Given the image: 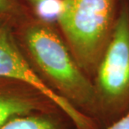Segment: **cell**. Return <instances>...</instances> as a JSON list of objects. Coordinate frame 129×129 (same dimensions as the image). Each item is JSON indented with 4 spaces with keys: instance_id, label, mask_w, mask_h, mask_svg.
<instances>
[{
    "instance_id": "cell-1",
    "label": "cell",
    "mask_w": 129,
    "mask_h": 129,
    "mask_svg": "<svg viewBox=\"0 0 129 129\" xmlns=\"http://www.w3.org/2000/svg\"><path fill=\"white\" fill-rule=\"evenodd\" d=\"M14 31L23 55L39 78L100 124L93 81L80 67L62 35L50 22L35 15Z\"/></svg>"
},
{
    "instance_id": "cell-2",
    "label": "cell",
    "mask_w": 129,
    "mask_h": 129,
    "mask_svg": "<svg viewBox=\"0 0 129 129\" xmlns=\"http://www.w3.org/2000/svg\"><path fill=\"white\" fill-rule=\"evenodd\" d=\"M116 0H62L56 22L80 67L91 80L112 38Z\"/></svg>"
},
{
    "instance_id": "cell-3",
    "label": "cell",
    "mask_w": 129,
    "mask_h": 129,
    "mask_svg": "<svg viewBox=\"0 0 129 129\" xmlns=\"http://www.w3.org/2000/svg\"><path fill=\"white\" fill-rule=\"evenodd\" d=\"M99 122L107 126L129 112V10L123 6L92 79Z\"/></svg>"
},
{
    "instance_id": "cell-4",
    "label": "cell",
    "mask_w": 129,
    "mask_h": 129,
    "mask_svg": "<svg viewBox=\"0 0 129 129\" xmlns=\"http://www.w3.org/2000/svg\"><path fill=\"white\" fill-rule=\"evenodd\" d=\"M0 76L12 77L34 85L50 98L71 121L75 129H101L88 117L53 92L30 68L18 45L14 29L0 22Z\"/></svg>"
},
{
    "instance_id": "cell-5",
    "label": "cell",
    "mask_w": 129,
    "mask_h": 129,
    "mask_svg": "<svg viewBox=\"0 0 129 129\" xmlns=\"http://www.w3.org/2000/svg\"><path fill=\"white\" fill-rule=\"evenodd\" d=\"M55 112L62 111L34 85L20 79L0 76V128L14 118Z\"/></svg>"
},
{
    "instance_id": "cell-6",
    "label": "cell",
    "mask_w": 129,
    "mask_h": 129,
    "mask_svg": "<svg viewBox=\"0 0 129 129\" xmlns=\"http://www.w3.org/2000/svg\"><path fill=\"white\" fill-rule=\"evenodd\" d=\"M0 129H75L62 112H38L14 118Z\"/></svg>"
},
{
    "instance_id": "cell-7",
    "label": "cell",
    "mask_w": 129,
    "mask_h": 129,
    "mask_svg": "<svg viewBox=\"0 0 129 129\" xmlns=\"http://www.w3.org/2000/svg\"><path fill=\"white\" fill-rule=\"evenodd\" d=\"M31 15L19 0H0V22L14 29Z\"/></svg>"
},
{
    "instance_id": "cell-8",
    "label": "cell",
    "mask_w": 129,
    "mask_h": 129,
    "mask_svg": "<svg viewBox=\"0 0 129 129\" xmlns=\"http://www.w3.org/2000/svg\"><path fill=\"white\" fill-rule=\"evenodd\" d=\"M106 129H129V112L109 124Z\"/></svg>"
},
{
    "instance_id": "cell-9",
    "label": "cell",
    "mask_w": 129,
    "mask_h": 129,
    "mask_svg": "<svg viewBox=\"0 0 129 129\" xmlns=\"http://www.w3.org/2000/svg\"><path fill=\"white\" fill-rule=\"evenodd\" d=\"M26 1L29 2L35 10L38 7H40V5H42L43 4L47 3V2H50V1H52V0H26Z\"/></svg>"
}]
</instances>
